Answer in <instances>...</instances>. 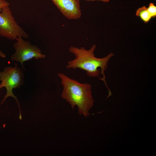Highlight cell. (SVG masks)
I'll return each mask as SVG.
<instances>
[{
    "instance_id": "11",
    "label": "cell",
    "mask_w": 156,
    "mask_h": 156,
    "mask_svg": "<svg viewBox=\"0 0 156 156\" xmlns=\"http://www.w3.org/2000/svg\"><path fill=\"white\" fill-rule=\"evenodd\" d=\"M86 1H102L105 2H108L109 1V0H86Z\"/></svg>"
},
{
    "instance_id": "4",
    "label": "cell",
    "mask_w": 156,
    "mask_h": 156,
    "mask_svg": "<svg viewBox=\"0 0 156 156\" xmlns=\"http://www.w3.org/2000/svg\"><path fill=\"white\" fill-rule=\"evenodd\" d=\"M0 36L13 40L20 36L25 39L29 37L16 21L9 6L4 7L0 12Z\"/></svg>"
},
{
    "instance_id": "8",
    "label": "cell",
    "mask_w": 156,
    "mask_h": 156,
    "mask_svg": "<svg viewBox=\"0 0 156 156\" xmlns=\"http://www.w3.org/2000/svg\"><path fill=\"white\" fill-rule=\"evenodd\" d=\"M147 9L152 18L156 17V6L153 3H150Z\"/></svg>"
},
{
    "instance_id": "3",
    "label": "cell",
    "mask_w": 156,
    "mask_h": 156,
    "mask_svg": "<svg viewBox=\"0 0 156 156\" xmlns=\"http://www.w3.org/2000/svg\"><path fill=\"white\" fill-rule=\"evenodd\" d=\"M25 75L23 69L20 68L16 62L14 66L5 67L3 71L0 72V81L1 82L0 84V89L5 87L7 93L1 104H2L9 97H13L16 100L18 106L20 115L19 118H22L20 105L17 97L13 94V89L19 88L25 83L24 79Z\"/></svg>"
},
{
    "instance_id": "2",
    "label": "cell",
    "mask_w": 156,
    "mask_h": 156,
    "mask_svg": "<svg viewBox=\"0 0 156 156\" xmlns=\"http://www.w3.org/2000/svg\"><path fill=\"white\" fill-rule=\"evenodd\" d=\"M57 75L61 80L63 88L62 98L70 104L72 109L77 106L79 114L87 117L89 114V111L94 102L91 85L80 83L62 73Z\"/></svg>"
},
{
    "instance_id": "6",
    "label": "cell",
    "mask_w": 156,
    "mask_h": 156,
    "mask_svg": "<svg viewBox=\"0 0 156 156\" xmlns=\"http://www.w3.org/2000/svg\"><path fill=\"white\" fill-rule=\"evenodd\" d=\"M61 13L70 19L79 18L81 15L80 0H51Z\"/></svg>"
},
{
    "instance_id": "5",
    "label": "cell",
    "mask_w": 156,
    "mask_h": 156,
    "mask_svg": "<svg viewBox=\"0 0 156 156\" xmlns=\"http://www.w3.org/2000/svg\"><path fill=\"white\" fill-rule=\"evenodd\" d=\"M14 44V53L11 56L12 61L19 62L23 70H25L23 62L34 58L35 59H43L46 55L37 46L32 44L30 42L24 40L21 37H18Z\"/></svg>"
},
{
    "instance_id": "7",
    "label": "cell",
    "mask_w": 156,
    "mask_h": 156,
    "mask_svg": "<svg viewBox=\"0 0 156 156\" xmlns=\"http://www.w3.org/2000/svg\"><path fill=\"white\" fill-rule=\"evenodd\" d=\"M135 14L140 17L145 23L148 22L152 18L147 10V8L145 6L138 8L136 11Z\"/></svg>"
},
{
    "instance_id": "10",
    "label": "cell",
    "mask_w": 156,
    "mask_h": 156,
    "mask_svg": "<svg viewBox=\"0 0 156 156\" xmlns=\"http://www.w3.org/2000/svg\"><path fill=\"white\" fill-rule=\"evenodd\" d=\"M6 55L3 53L0 49V57L5 58L6 57Z\"/></svg>"
},
{
    "instance_id": "9",
    "label": "cell",
    "mask_w": 156,
    "mask_h": 156,
    "mask_svg": "<svg viewBox=\"0 0 156 156\" xmlns=\"http://www.w3.org/2000/svg\"><path fill=\"white\" fill-rule=\"evenodd\" d=\"M10 3L5 0H0V12L3 8L6 6H9Z\"/></svg>"
},
{
    "instance_id": "1",
    "label": "cell",
    "mask_w": 156,
    "mask_h": 156,
    "mask_svg": "<svg viewBox=\"0 0 156 156\" xmlns=\"http://www.w3.org/2000/svg\"><path fill=\"white\" fill-rule=\"evenodd\" d=\"M95 44L87 50L83 47L80 48L71 46L70 52L74 55L75 58L68 62L66 68L68 69L79 68L86 71L87 75L90 77H98L100 74L103 75L100 79L103 81L109 90V94L112 93L106 81L105 71L107 67V64L114 53H111L102 58L95 57L94 52L96 48Z\"/></svg>"
}]
</instances>
